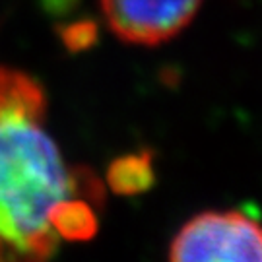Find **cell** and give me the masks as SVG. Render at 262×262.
Here are the masks:
<instances>
[{"instance_id":"8992f818","label":"cell","mask_w":262,"mask_h":262,"mask_svg":"<svg viewBox=\"0 0 262 262\" xmlns=\"http://www.w3.org/2000/svg\"><path fill=\"white\" fill-rule=\"evenodd\" d=\"M58 35L70 53H82L85 49L94 47L97 43L99 28L94 19H78L58 28Z\"/></svg>"},{"instance_id":"277c9868","label":"cell","mask_w":262,"mask_h":262,"mask_svg":"<svg viewBox=\"0 0 262 262\" xmlns=\"http://www.w3.org/2000/svg\"><path fill=\"white\" fill-rule=\"evenodd\" d=\"M150 150H142L136 154H126L113 159L107 169V185L115 194L134 196L146 192L156 183V173L151 165Z\"/></svg>"},{"instance_id":"5b68a950","label":"cell","mask_w":262,"mask_h":262,"mask_svg":"<svg viewBox=\"0 0 262 262\" xmlns=\"http://www.w3.org/2000/svg\"><path fill=\"white\" fill-rule=\"evenodd\" d=\"M51 229L68 241H88L97 233V217L92 204L84 198L60 200L49 215Z\"/></svg>"},{"instance_id":"3957f363","label":"cell","mask_w":262,"mask_h":262,"mask_svg":"<svg viewBox=\"0 0 262 262\" xmlns=\"http://www.w3.org/2000/svg\"><path fill=\"white\" fill-rule=\"evenodd\" d=\"M202 0H101L111 31L124 43L159 45L196 16Z\"/></svg>"},{"instance_id":"6da1fadb","label":"cell","mask_w":262,"mask_h":262,"mask_svg":"<svg viewBox=\"0 0 262 262\" xmlns=\"http://www.w3.org/2000/svg\"><path fill=\"white\" fill-rule=\"evenodd\" d=\"M47 99L19 70L0 66V251L18 258H49L58 235L53 208L76 196L74 173L45 128Z\"/></svg>"},{"instance_id":"52a82bcc","label":"cell","mask_w":262,"mask_h":262,"mask_svg":"<svg viewBox=\"0 0 262 262\" xmlns=\"http://www.w3.org/2000/svg\"><path fill=\"white\" fill-rule=\"evenodd\" d=\"M80 0H41L43 10L51 16H66L78 6Z\"/></svg>"},{"instance_id":"7a4b0ae2","label":"cell","mask_w":262,"mask_h":262,"mask_svg":"<svg viewBox=\"0 0 262 262\" xmlns=\"http://www.w3.org/2000/svg\"><path fill=\"white\" fill-rule=\"evenodd\" d=\"M169 258L210 262L262 260V225L243 212H204L175 235Z\"/></svg>"}]
</instances>
